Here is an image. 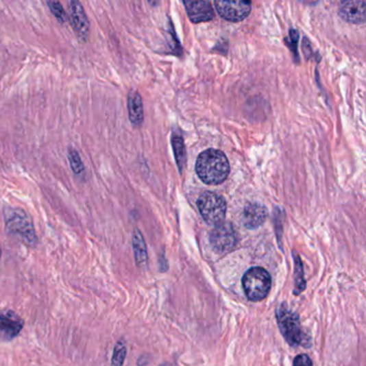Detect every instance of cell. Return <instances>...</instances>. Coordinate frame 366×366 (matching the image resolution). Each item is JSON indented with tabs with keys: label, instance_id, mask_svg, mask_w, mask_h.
<instances>
[{
	"label": "cell",
	"instance_id": "e0dca14e",
	"mask_svg": "<svg viewBox=\"0 0 366 366\" xmlns=\"http://www.w3.org/2000/svg\"><path fill=\"white\" fill-rule=\"evenodd\" d=\"M68 159H69L70 167H71L75 175H81V174L84 173L85 167L83 164L82 158L75 147L68 149Z\"/></svg>",
	"mask_w": 366,
	"mask_h": 366
},
{
	"label": "cell",
	"instance_id": "4fadbf2b",
	"mask_svg": "<svg viewBox=\"0 0 366 366\" xmlns=\"http://www.w3.org/2000/svg\"><path fill=\"white\" fill-rule=\"evenodd\" d=\"M129 119L134 127H140L144 121L143 102L138 92L129 93L128 95Z\"/></svg>",
	"mask_w": 366,
	"mask_h": 366
},
{
	"label": "cell",
	"instance_id": "44dd1931",
	"mask_svg": "<svg viewBox=\"0 0 366 366\" xmlns=\"http://www.w3.org/2000/svg\"><path fill=\"white\" fill-rule=\"evenodd\" d=\"M297 39H299V34H297V32H295V30L291 29L290 30V39H289V47L291 49L292 52H293V54L295 55V56H297ZM297 58H299V56H297Z\"/></svg>",
	"mask_w": 366,
	"mask_h": 366
},
{
	"label": "cell",
	"instance_id": "cb8c5ba5",
	"mask_svg": "<svg viewBox=\"0 0 366 366\" xmlns=\"http://www.w3.org/2000/svg\"><path fill=\"white\" fill-rule=\"evenodd\" d=\"M0 341H1V331H0Z\"/></svg>",
	"mask_w": 366,
	"mask_h": 366
},
{
	"label": "cell",
	"instance_id": "7c38bea8",
	"mask_svg": "<svg viewBox=\"0 0 366 366\" xmlns=\"http://www.w3.org/2000/svg\"><path fill=\"white\" fill-rule=\"evenodd\" d=\"M186 11L191 22L195 24L208 22L214 16V10L210 1H185Z\"/></svg>",
	"mask_w": 366,
	"mask_h": 366
},
{
	"label": "cell",
	"instance_id": "9c48e42d",
	"mask_svg": "<svg viewBox=\"0 0 366 366\" xmlns=\"http://www.w3.org/2000/svg\"><path fill=\"white\" fill-rule=\"evenodd\" d=\"M267 215H269L267 208L261 203H247L243 210V225H245L249 230H255L265 223Z\"/></svg>",
	"mask_w": 366,
	"mask_h": 366
},
{
	"label": "cell",
	"instance_id": "7a4b0ae2",
	"mask_svg": "<svg viewBox=\"0 0 366 366\" xmlns=\"http://www.w3.org/2000/svg\"><path fill=\"white\" fill-rule=\"evenodd\" d=\"M275 314L280 333L290 346H303L306 348L310 346L312 344L310 337L303 331L297 313L293 312L286 303H282L276 307Z\"/></svg>",
	"mask_w": 366,
	"mask_h": 366
},
{
	"label": "cell",
	"instance_id": "6da1fadb",
	"mask_svg": "<svg viewBox=\"0 0 366 366\" xmlns=\"http://www.w3.org/2000/svg\"><path fill=\"white\" fill-rule=\"evenodd\" d=\"M196 172L206 185H219L230 173V164L221 151L210 149L202 151L197 159Z\"/></svg>",
	"mask_w": 366,
	"mask_h": 366
},
{
	"label": "cell",
	"instance_id": "8992f818",
	"mask_svg": "<svg viewBox=\"0 0 366 366\" xmlns=\"http://www.w3.org/2000/svg\"><path fill=\"white\" fill-rule=\"evenodd\" d=\"M210 243L216 254L225 255V254L231 253L238 247V231L233 223H219L210 231Z\"/></svg>",
	"mask_w": 366,
	"mask_h": 366
},
{
	"label": "cell",
	"instance_id": "ac0fdd59",
	"mask_svg": "<svg viewBox=\"0 0 366 366\" xmlns=\"http://www.w3.org/2000/svg\"><path fill=\"white\" fill-rule=\"evenodd\" d=\"M127 348L124 341H117L114 347L113 356H112V366H123L126 360Z\"/></svg>",
	"mask_w": 366,
	"mask_h": 366
},
{
	"label": "cell",
	"instance_id": "5b68a950",
	"mask_svg": "<svg viewBox=\"0 0 366 366\" xmlns=\"http://www.w3.org/2000/svg\"><path fill=\"white\" fill-rule=\"evenodd\" d=\"M199 212L208 225H217L225 221L227 203L223 197L212 191H206L197 201Z\"/></svg>",
	"mask_w": 366,
	"mask_h": 366
},
{
	"label": "cell",
	"instance_id": "3957f363",
	"mask_svg": "<svg viewBox=\"0 0 366 366\" xmlns=\"http://www.w3.org/2000/svg\"><path fill=\"white\" fill-rule=\"evenodd\" d=\"M5 230L9 234L19 239L29 247L38 245V236L35 227L25 210L22 208L8 206L3 210Z\"/></svg>",
	"mask_w": 366,
	"mask_h": 366
},
{
	"label": "cell",
	"instance_id": "d6986e66",
	"mask_svg": "<svg viewBox=\"0 0 366 366\" xmlns=\"http://www.w3.org/2000/svg\"><path fill=\"white\" fill-rule=\"evenodd\" d=\"M47 3L49 8H50L51 12L54 14L55 18L57 19L58 22L62 23V24L67 22V13L64 11V7H62L60 1H54L53 0V1H47Z\"/></svg>",
	"mask_w": 366,
	"mask_h": 366
},
{
	"label": "cell",
	"instance_id": "d4e9b609",
	"mask_svg": "<svg viewBox=\"0 0 366 366\" xmlns=\"http://www.w3.org/2000/svg\"><path fill=\"white\" fill-rule=\"evenodd\" d=\"M161 366H168V364H164V365H161Z\"/></svg>",
	"mask_w": 366,
	"mask_h": 366
},
{
	"label": "cell",
	"instance_id": "52a82bcc",
	"mask_svg": "<svg viewBox=\"0 0 366 366\" xmlns=\"http://www.w3.org/2000/svg\"><path fill=\"white\" fill-rule=\"evenodd\" d=\"M215 7L221 18L229 22L245 20L252 10L249 1H215Z\"/></svg>",
	"mask_w": 366,
	"mask_h": 366
},
{
	"label": "cell",
	"instance_id": "603a6c76",
	"mask_svg": "<svg viewBox=\"0 0 366 366\" xmlns=\"http://www.w3.org/2000/svg\"><path fill=\"white\" fill-rule=\"evenodd\" d=\"M0 258H1V248H0Z\"/></svg>",
	"mask_w": 366,
	"mask_h": 366
},
{
	"label": "cell",
	"instance_id": "277c9868",
	"mask_svg": "<svg viewBox=\"0 0 366 366\" xmlns=\"http://www.w3.org/2000/svg\"><path fill=\"white\" fill-rule=\"evenodd\" d=\"M242 284L247 299L252 302H260L270 293L272 278L263 267H252L243 276Z\"/></svg>",
	"mask_w": 366,
	"mask_h": 366
},
{
	"label": "cell",
	"instance_id": "30bf717a",
	"mask_svg": "<svg viewBox=\"0 0 366 366\" xmlns=\"http://www.w3.org/2000/svg\"><path fill=\"white\" fill-rule=\"evenodd\" d=\"M24 327V321L21 317L12 310L0 312V328H1V339L12 341L18 337Z\"/></svg>",
	"mask_w": 366,
	"mask_h": 366
},
{
	"label": "cell",
	"instance_id": "2e32d148",
	"mask_svg": "<svg viewBox=\"0 0 366 366\" xmlns=\"http://www.w3.org/2000/svg\"><path fill=\"white\" fill-rule=\"evenodd\" d=\"M172 145H173V151L175 154L176 164L180 171L183 172L186 162V149L183 136L181 134H174L172 136Z\"/></svg>",
	"mask_w": 366,
	"mask_h": 366
},
{
	"label": "cell",
	"instance_id": "5bb4252c",
	"mask_svg": "<svg viewBox=\"0 0 366 366\" xmlns=\"http://www.w3.org/2000/svg\"><path fill=\"white\" fill-rule=\"evenodd\" d=\"M132 248H134L136 265L139 267H146L149 256H147L145 241H144L143 235L139 229H134V233H132Z\"/></svg>",
	"mask_w": 366,
	"mask_h": 366
},
{
	"label": "cell",
	"instance_id": "9a60e30c",
	"mask_svg": "<svg viewBox=\"0 0 366 366\" xmlns=\"http://www.w3.org/2000/svg\"><path fill=\"white\" fill-rule=\"evenodd\" d=\"M293 260H295V273H293L295 290H293V295L297 297L306 289L307 282L306 280H305L302 259H301L297 252H293Z\"/></svg>",
	"mask_w": 366,
	"mask_h": 366
},
{
	"label": "cell",
	"instance_id": "8fae6325",
	"mask_svg": "<svg viewBox=\"0 0 366 366\" xmlns=\"http://www.w3.org/2000/svg\"><path fill=\"white\" fill-rule=\"evenodd\" d=\"M339 16L347 23L364 24L366 21L365 1H345L339 7Z\"/></svg>",
	"mask_w": 366,
	"mask_h": 366
},
{
	"label": "cell",
	"instance_id": "ba28073f",
	"mask_svg": "<svg viewBox=\"0 0 366 366\" xmlns=\"http://www.w3.org/2000/svg\"><path fill=\"white\" fill-rule=\"evenodd\" d=\"M70 23L72 29L81 41L85 42L89 36V21L82 3L80 1H70L69 3Z\"/></svg>",
	"mask_w": 366,
	"mask_h": 366
},
{
	"label": "cell",
	"instance_id": "7402d4cb",
	"mask_svg": "<svg viewBox=\"0 0 366 366\" xmlns=\"http://www.w3.org/2000/svg\"><path fill=\"white\" fill-rule=\"evenodd\" d=\"M159 265H160L161 272H164L168 269V265L166 263L164 255L161 256V259H159Z\"/></svg>",
	"mask_w": 366,
	"mask_h": 366
},
{
	"label": "cell",
	"instance_id": "ffe728a7",
	"mask_svg": "<svg viewBox=\"0 0 366 366\" xmlns=\"http://www.w3.org/2000/svg\"><path fill=\"white\" fill-rule=\"evenodd\" d=\"M293 366H313V362L307 354H299L293 360Z\"/></svg>",
	"mask_w": 366,
	"mask_h": 366
}]
</instances>
